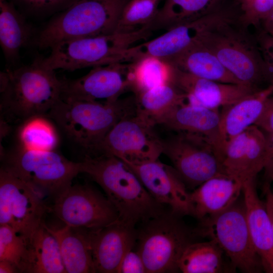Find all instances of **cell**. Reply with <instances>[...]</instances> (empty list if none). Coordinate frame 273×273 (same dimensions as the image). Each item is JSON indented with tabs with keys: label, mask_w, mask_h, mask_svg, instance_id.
<instances>
[{
	"label": "cell",
	"mask_w": 273,
	"mask_h": 273,
	"mask_svg": "<svg viewBox=\"0 0 273 273\" xmlns=\"http://www.w3.org/2000/svg\"><path fill=\"white\" fill-rule=\"evenodd\" d=\"M136 114L134 96L112 103L61 99L47 116L54 120L70 140L84 149L87 155L97 152L105 136L117 122Z\"/></svg>",
	"instance_id": "cell-3"
},
{
	"label": "cell",
	"mask_w": 273,
	"mask_h": 273,
	"mask_svg": "<svg viewBox=\"0 0 273 273\" xmlns=\"http://www.w3.org/2000/svg\"><path fill=\"white\" fill-rule=\"evenodd\" d=\"M77 0H12L23 12L29 15L44 17L55 15L67 8Z\"/></svg>",
	"instance_id": "cell-35"
},
{
	"label": "cell",
	"mask_w": 273,
	"mask_h": 273,
	"mask_svg": "<svg viewBox=\"0 0 273 273\" xmlns=\"http://www.w3.org/2000/svg\"><path fill=\"white\" fill-rule=\"evenodd\" d=\"M223 250L214 241L193 242L184 251L178 263L184 273H219L231 271Z\"/></svg>",
	"instance_id": "cell-29"
},
{
	"label": "cell",
	"mask_w": 273,
	"mask_h": 273,
	"mask_svg": "<svg viewBox=\"0 0 273 273\" xmlns=\"http://www.w3.org/2000/svg\"><path fill=\"white\" fill-rule=\"evenodd\" d=\"M154 127L137 114L123 118L108 132L97 153H110L129 165L158 160L163 154L162 139Z\"/></svg>",
	"instance_id": "cell-12"
},
{
	"label": "cell",
	"mask_w": 273,
	"mask_h": 273,
	"mask_svg": "<svg viewBox=\"0 0 273 273\" xmlns=\"http://www.w3.org/2000/svg\"><path fill=\"white\" fill-rule=\"evenodd\" d=\"M242 193L248 228L263 270L273 273V231L265 202L258 197L256 178L245 181Z\"/></svg>",
	"instance_id": "cell-21"
},
{
	"label": "cell",
	"mask_w": 273,
	"mask_h": 273,
	"mask_svg": "<svg viewBox=\"0 0 273 273\" xmlns=\"http://www.w3.org/2000/svg\"><path fill=\"white\" fill-rule=\"evenodd\" d=\"M234 22L230 17L217 23L200 42L241 83L257 88L258 83L266 80L264 62L258 47Z\"/></svg>",
	"instance_id": "cell-9"
},
{
	"label": "cell",
	"mask_w": 273,
	"mask_h": 273,
	"mask_svg": "<svg viewBox=\"0 0 273 273\" xmlns=\"http://www.w3.org/2000/svg\"><path fill=\"white\" fill-rule=\"evenodd\" d=\"M266 152L265 132L257 125H251L227 146L222 163L225 171L243 184L255 179L263 169Z\"/></svg>",
	"instance_id": "cell-19"
},
{
	"label": "cell",
	"mask_w": 273,
	"mask_h": 273,
	"mask_svg": "<svg viewBox=\"0 0 273 273\" xmlns=\"http://www.w3.org/2000/svg\"><path fill=\"white\" fill-rule=\"evenodd\" d=\"M134 97L136 114L154 126L171 110L186 102V95L171 84L155 87Z\"/></svg>",
	"instance_id": "cell-30"
},
{
	"label": "cell",
	"mask_w": 273,
	"mask_h": 273,
	"mask_svg": "<svg viewBox=\"0 0 273 273\" xmlns=\"http://www.w3.org/2000/svg\"><path fill=\"white\" fill-rule=\"evenodd\" d=\"M118 273H146L142 258L135 249L132 248L126 253Z\"/></svg>",
	"instance_id": "cell-38"
},
{
	"label": "cell",
	"mask_w": 273,
	"mask_h": 273,
	"mask_svg": "<svg viewBox=\"0 0 273 273\" xmlns=\"http://www.w3.org/2000/svg\"><path fill=\"white\" fill-rule=\"evenodd\" d=\"M135 226L118 221L91 231V246L96 272L118 273L126 253L136 242Z\"/></svg>",
	"instance_id": "cell-20"
},
{
	"label": "cell",
	"mask_w": 273,
	"mask_h": 273,
	"mask_svg": "<svg viewBox=\"0 0 273 273\" xmlns=\"http://www.w3.org/2000/svg\"><path fill=\"white\" fill-rule=\"evenodd\" d=\"M128 0H77L37 30L33 44L51 48L66 40L115 32Z\"/></svg>",
	"instance_id": "cell-4"
},
{
	"label": "cell",
	"mask_w": 273,
	"mask_h": 273,
	"mask_svg": "<svg viewBox=\"0 0 273 273\" xmlns=\"http://www.w3.org/2000/svg\"><path fill=\"white\" fill-rule=\"evenodd\" d=\"M1 157L2 168L53 199L81 173L80 162L69 160L55 150L32 149L19 145Z\"/></svg>",
	"instance_id": "cell-7"
},
{
	"label": "cell",
	"mask_w": 273,
	"mask_h": 273,
	"mask_svg": "<svg viewBox=\"0 0 273 273\" xmlns=\"http://www.w3.org/2000/svg\"><path fill=\"white\" fill-rule=\"evenodd\" d=\"M194 232L196 237H207L218 244L229 259L232 271H264L250 236L244 199L242 202L238 200L221 212L200 219Z\"/></svg>",
	"instance_id": "cell-6"
},
{
	"label": "cell",
	"mask_w": 273,
	"mask_h": 273,
	"mask_svg": "<svg viewBox=\"0 0 273 273\" xmlns=\"http://www.w3.org/2000/svg\"><path fill=\"white\" fill-rule=\"evenodd\" d=\"M255 125L265 133L273 132V93L267 99L262 114Z\"/></svg>",
	"instance_id": "cell-40"
},
{
	"label": "cell",
	"mask_w": 273,
	"mask_h": 273,
	"mask_svg": "<svg viewBox=\"0 0 273 273\" xmlns=\"http://www.w3.org/2000/svg\"><path fill=\"white\" fill-rule=\"evenodd\" d=\"M15 272L18 271L13 264L7 261H0V273Z\"/></svg>",
	"instance_id": "cell-43"
},
{
	"label": "cell",
	"mask_w": 273,
	"mask_h": 273,
	"mask_svg": "<svg viewBox=\"0 0 273 273\" xmlns=\"http://www.w3.org/2000/svg\"><path fill=\"white\" fill-rule=\"evenodd\" d=\"M220 0H165L147 27L152 31L168 30L219 10Z\"/></svg>",
	"instance_id": "cell-27"
},
{
	"label": "cell",
	"mask_w": 273,
	"mask_h": 273,
	"mask_svg": "<svg viewBox=\"0 0 273 273\" xmlns=\"http://www.w3.org/2000/svg\"><path fill=\"white\" fill-rule=\"evenodd\" d=\"M253 0H242V5L249 3L251 2H252Z\"/></svg>",
	"instance_id": "cell-44"
},
{
	"label": "cell",
	"mask_w": 273,
	"mask_h": 273,
	"mask_svg": "<svg viewBox=\"0 0 273 273\" xmlns=\"http://www.w3.org/2000/svg\"><path fill=\"white\" fill-rule=\"evenodd\" d=\"M162 146L163 154L186 186L196 188L213 177L225 174L212 148L198 139L176 133L162 139Z\"/></svg>",
	"instance_id": "cell-14"
},
{
	"label": "cell",
	"mask_w": 273,
	"mask_h": 273,
	"mask_svg": "<svg viewBox=\"0 0 273 273\" xmlns=\"http://www.w3.org/2000/svg\"><path fill=\"white\" fill-rule=\"evenodd\" d=\"M260 52L266 69V80L273 83V35L264 31L257 38Z\"/></svg>",
	"instance_id": "cell-37"
},
{
	"label": "cell",
	"mask_w": 273,
	"mask_h": 273,
	"mask_svg": "<svg viewBox=\"0 0 273 273\" xmlns=\"http://www.w3.org/2000/svg\"><path fill=\"white\" fill-rule=\"evenodd\" d=\"M62 89V79L42 65L39 56L30 64L8 68L1 72L2 116L23 121L47 116L61 99Z\"/></svg>",
	"instance_id": "cell-2"
},
{
	"label": "cell",
	"mask_w": 273,
	"mask_h": 273,
	"mask_svg": "<svg viewBox=\"0 0 273 273\" xmlns=\"http://www.w3.org/2000/svg\"><path fill=\"white\" fill-rule=\"evenodd\" d=\"M266 32L273 35V10L262 20Z\"/></svg>",
	"instance_id": "cell-42"
},
{
	"label": "cell",
	"mask_w": 273,
	"mask_h": 273,
	"mask_svg": "<svg viewBox=\"0 0 273 273\" xmlns=\"http://www.w3.org/2000/svg\"><path fill=\"white\" fill-rule=\"evenodd\" d=\"M243 185L225 174L207 180L190 193L191 215L200 220L223 211L239 199Z\"/></svg>",
	"instance_id": "cell-22"
},
{
	"label": "cell",
	"mask_w": 273,
	"mask_h": 273,
	"mask_svg": "<svg viewBox=\"0 0 273 273\" xmlns=\"http://www.w3.org/2000/svg\"><path fill=\"white\" fill-rule=\"evenodd\" d=\"M81 173L103 190L119 220L135 226L164 213L165 206L149 193L133 171L119 158L105 152L85 155Z\"/></svg>",
	"instance_id": "cell-1"
},
{
	"label": "cell",
	"mask_w": 273,
	"mask_h": 273,
	"mask_svg": "<svg viewBox=\"0 0 273 273\" xmlns=\"http://www.w3.org/2000/svg\"><path fill=\"white\" fill-rule=\"evenodd\" d=\"M220 118L218 109H208L186 102L171 110L157 125L206 143L212 148L221 161L223 151L220 134Z\"/></svg>",
	"instance_id": "cell-17"
},
{
	"label": "cell",
	"mask_w": 273,
	"mask_h": 273,
	"mask_svg": "<svg viewBox=\"0 0 273 273\" xmlns=\"http://www.w3.org/2000/svg\"><path fill=\"white\" fill-rule=\"evenodd\" d=\"M42 193L1 167L0 225L11 226L29 243L51 211Z\"/></svg>",
	"instance_id": "cell-10"
},
{
	"label": "cell",
	"mask_w": 273,
	"mask_h": 273,
	"mask_svg": "<svg viewBox=\"0 0 273 273\" xmlns=\"http://www.w3.org/2000/svg\"><path fill=\"white\" fill-rule=\"evenodd\" d=\"M175 68L173 84L186 96V102L210 109L230 106L256 90L244 83H226L200 78Z\"/></svg>",
	"instance_id": "cell-18"
},
{
	"label": "cell",
	"mask_w": 273,
	"mask_h": 273,
	"mask_svg": "<svg viewBox=\"0 0 273 273\" xmlns=\"http://www.w3.org/2000/svg\"><path fill=\"white\" fill-rule=\"evenodd\" d=\"M52 211L65 225L96 231L118 220L106 195L89 185H71L54 199Z\"/></svg>",
	"instance_id": "cell-11"
},
{
	"label": "cell",
	"mask_w": 273,
	"mask_h": 273,
	"mask_svg": "<svg viewBox=\"0 0 273 273\" xmlns=\"http://www.w3.org/2000/svg\"><path fill=\"white\" fill-rule=\"evenodd\" d=\"M160 0H128L119 17L115 32L136 31L155 19Z\"/></svg>",
	"instance_id": "cell-33"
},
{
	"label": "cell",
	"mask_w": 273,
	"mask_h": 273,
	"mask_svg": "<svg viewBox=\"0 0 273 273\" xmlns=\"http://www.w3.org/2000/svg\"><path fill=\"white\" fill-rule=\"evenodd\" d=\"M166 61L175 68L200 78L222 83H242L200 41Z\"/></svg>",
	"instance_id": "cell-26"
},
{
	"label": "cell",
	"mask_w": 273,
	"mask_h": 273,
	"mask_svg": "<svg viewBox=\"0 0 273 273\" xmlns=\"http://www.w3.org/2000/svg\"><path fill=\"white\" fill-rule=\"evenodd\" d=\"M263 193L265 195V202L266 210L267 211L273 231V191L270 186L262 189Z\"/></svg>",
	"instance_id": "cell-41"
},
{
	"label": "cell",
	"mask_w": 273,
	"mask_h": 273,
	"mask_svg": "<svg viewBox=\"0 0 273 273\" xmlns=\"http://www.w3.org/2000/svg\"><path fill=\"white\" fill-rule=\"evenodd\" d=\"M266 152L265 164L263 170V188L270 186L273 182V132L265 133Z\"/></svg>",
	"instance_id": "cell-39"
},
{
	"label": "cell",
	"mask_w": 273,
	"mask_h": 273,
	"mask_svg": "<svg viewBox=\"0 0 273 273\" xmlns=\"http://www.w3.org/2000/svg\"></svg>",
	"instance_id": "cell-45"
},
{
	"label": "cell",
	"mask_w": 273,
	"mask_h": 273,
	"mask_svg": "<svg viewBox=\"0 0 273 273\" xmlns=\"http://www.w3.org/2000/svg\"><path fill=\"white\" fill-rule=\"evenodd\" d=\"M46 224L35 231L29 242V272H66L58 242Z\"/></svg>",
	"instance_id": "cell-28"
},
{
	"label": "cell",
	"mask_w": 273,
	"mask_h": 273,
	"mask_svg": "<svg viewBox=\"0 0 273 273\" xmlns=\"http://www.w3.org/2000/svg\"><path fill=\"white\" fill-rule=\"evenodd\" d=\"M231 16L219 9L197 20L174 26L153 39L124 50L117 55L114 63H130L148 56L167 60L199 42L208 30Z\"/></svg>",
	"instance_id": "cell-13"
},
{
	"label": "cell",
	"mask_w": 273,
	"mask_h": 273,
	"mask_svg": "<svg viewBox=\"0 0 273 273\" xmlns=\"http://www.w3.org/2000/svg\"><path fill=\"white\" fill-rule=\"evenodd\" d=\"M127 165L156 201L180 216L191 215L190 193L174 167L158 160Z\"/></svg>",
	"instance_id": "cell-16"
},
{
	"label": "cell",
	"mask_w": 273,
	"mask_h": 273,
	"mask_svg": "<svg viewBox=\"0 0 273 273\" xmlns=\"http://www.w3.org/2000/svg\"><path fill=\"white\" fill-rule=\"evenodd\" d=\"M29 245L11 226L0 225V261L13 264L18 272H29Z\"/></svg>",
	"instance_id": "cell-34"
},
{
	"label": "cell",
	"mask_w": 273,
	"mask_h": 273,
	"mask_svg": "<svg viewBox=\"0 0 273 273\" xmlns=\"http://www.w3.org/2000/svg\"><path fill=\"white\" fill-rule=\"evenodd\" d=\"M272 93L273 83H271L267 87L259 89L238 102L222 108L219 129L223 152L231 139L256 123L267 99Z\"/></svg>",
	"instance_id": "cell-23"
},
{
	"label": "cell",
	"mask_w": 273,
	"mask_h": 273,
	"mask_svg": "<svg viewBox=\"0 0 273 273\" xmlns=\"http://www.w3.org/2000/svg\"><path fill=\"white\" fill-rule=\"evenodd\" d=\"M37 32L12 2L0 0V44L9 65L18 62L21 50L33 44Z\"/></svg>",
	"instance_id": "cell-24"
},
{
	"label": "cell",
	"mask_w": 273,
	"mask_h": 273,
	"mask_svg": "<svg viewBox=\"0 0 273 273\" xmlns=\"http://www.w3.org/2000/svg\"><path fill=\"white\" fill-rule=\"evenodd\" d=\"M244 14L242 22L245 24H257L273 10V0H253L242 5Z\"/></svg>",
	"instance_id": "cell-36"
},
{
	"label": "cell",
	"mask_w": 273,
	"mask_h": 273,
	"mask_svg": "<svg viewBox=\"0 0 273 273\" xmlns=\"http://www.w3.org/2000/svg\"><path fill=\"white\" fill-rule=\"evenodd\" d=\"M48 230L57 240L67 273L96 272L91 246V231L65 225Z\"/></svg>",
	"instance_id": "cell-25"
},
{
	"label": "cell",
	"mask_w": 273,
	"mask_h": 273,
	"mask_svg": "<svg viewBox=\"0 0 273 273\" xmlns=\"http://www.w3.org/2000/svg\"><path fill=\"white\" fill-rule=\"evenodd\" d=\"M45 116H37L23 121L19 129V145L29 149L55 150L59 137L54 125Z\"/></svg>",
	"instance_id": "cell-32"
},
{
	"label": "cell",
	"mask_w": 273,
	"mask_h": 273,
	"mask_svg": "<svg viewBox=\"0 0 273 273\" xmlns=\"http://www.w3.org/2000/svg\"><path fill=\"white\" fill-rule=\"evenodd\" d=\"M171 211L141 223L137 230L135 250L143 260L146 273L178 272L179 259L196 237Z\"/></svg>",
	"instance_id": "cell-5"
},
{
	"label": "cell",
	"mask_w": 273,
	"mask_h": 273,
	"mask_svg": "<svg viewBox=\"0 0 273 273\" xmlns=\"http://www.w3.org/2000/svg\"><path fill=\"white\" fill-rule=\"evenodd\" d=\"M152 34L147 26L131 32L85 37L60 42L47 57L40 56L45 67L55 70L74 71L114 63L117 55Z\"/></svg>",
	"instance_id": "cell-8"
},
{
	"label": "cell",
	"mask_w": 273,
	"mask_h": 273,
	"mask_svg": "<svg viewBox=\"0 0 273 273\" xmlns=\"http://www.w3.org/2000/svg\"><path fill=\"white\" fill-rule=\"evenodd\" d=\"M130 63L117 62L94 67L74 79L62 78L61 99L64 101L112 103L130 90Z\"/></svg>",
	"instance_id": "cell-15"
},
{
	"label": "cell",
	"mask_w": 273,
	"mask_h": 273,
	"mask_svg": "<svg viewBox=\"0 0 273 273\" xmlns=\"http://www.w3.org/2000/svg\"><path fill=\"white\" fill-rule=\"evenodd\" d=\"M130 63V90L134 96L154 88L173 84L174 67L167 61L148 56Z\"/></svg>",
	"instance_id": "cell-31"
}]
</instances>
